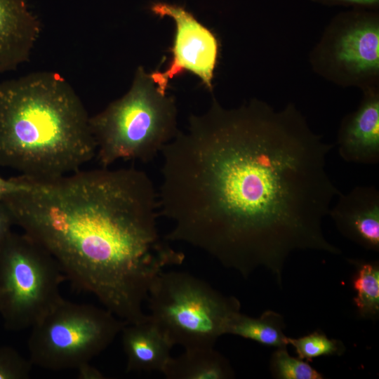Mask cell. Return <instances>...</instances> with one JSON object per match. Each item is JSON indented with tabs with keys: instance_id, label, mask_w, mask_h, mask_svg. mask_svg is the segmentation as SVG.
Here are the masks:
<instances>
[{
	"instance_id": "cell-6",
	"label": "cell",
	"mask_w": 379,
	"mask_h": 379,
	"mask_svg": "<svg viewBox=\"0 0 379 379\" xmlns=\"http://www.w3.org/2000/svg\"><path fill=\"white\" fill-rule=\"evenodd\" d=\"M125 324L105 307L62 298L31 327L29 360L53 371L77 369L107 348Z\"/></svg>"
},
{
	"instance_id": "cell-15",
	"label": "cell",
	"mask_w": 379,
	"mask_h": 379,
	"mask_svg": "<svg viewBox=\"0 0 379 379\" xmlns=\"http://www.w3.org/2000/svg\"><path fill=\"white\" fill-rule=\"evenodd\" d=\"M285 328L282 315L274 311L267 310L258 318L239 312L230 319L226 334L249 339L266 346L286 347L288 343V337L284 333Z\"/></svg>"
},
{
	"instance_id": "cell-23",
	"label": "cell",
	"mask_w": 379,
	"mask_h": 379,
	"mask_svg": "<svg viewBox=\"0 0 379 379\" xmlns=\"http://www.w3.org/2000/svg\"><path fill=\"white\" fill-rule=\"evenodd\" d=\"M329 4H341L348 5H358L363 6H375L379 0H316Z\"/></svg>"
},
{
	"instance_id": "cell-5",
	"label": "cell",
	"mask_w": 379,
	"mask_h": 379,
	"mask_svg": "<svg viewBox=\"0 0 379 379\" xmlns=\"http://www.w3.org/2000/svg\"><path fill=\"white\" fill-rule=\"evenodd\" d=\"M147 301L150 320L171 343L185 349L213 347L226 334L240 302L206 281L180 271H164L153 282Z\"/></svg>"
},
{
	"instance_id": "cell-12",
	"label": "cell",
	"mask_w": 379,
	"mask_h": 379,
	"mask_svg": "<svg viewBox=\"0 0 379 379\" xmlns=\"http://www.w3.org/2000/svg\"><path fill=\"white\" fill-rule=\"evenodd\" d=\"M121 333L127 371L162 373L173 345L150 318L125 324Z\"/></svg>"
},
{
	"instance_id": "cell-22",
	"label": "cell",
	"mask_w": 379,
	"mask_h": 379,
	"mask_svg": "<svg viewBox=\"0 0 379 379\" xmlns=\"http://www.w3.org/2000/svg\"><path fill=\"white\" fill-rule=\"evenodd\" d=\"M90 363V362H89ZM86 363L78 368V378L80 379H102L104 375L96 368Z\"/></svg>"
},
{
	"instance_id": "cell-1",
	"label": "cell",
	"mask_w": 379,
	"mask_h": 379,
	"mask_svg": "<svg viewBox=\"0 0 379 379\" xmlns=\"http://www.w3.org/2000/svg\"><path fill=\"white\" fill-rule=\"evenodd\" d=\"M333 147L293 107L227 109L213 100L161 152L159 215L173 224L164 237L245 278L267 270L281 286L292 253H341L322 228L340 194L326 170Z\"/></svg>"
},
{
	"instance_id": "cell-11",
	"label": "cell",
	"mask_w": 379,
	"mask_h": 379,
	"mask_svg": "<svg viewBox=\"0 0 379 379\" xmlns=\"http://www.w3.org/2000/svg\"><path fill=\"white\" fill-rule=\"evenodd\" d=\"M338 152L347 162L376 164L379 161V100L366 99L359 109L348 116L340 127Z\"/></svg>"
},
{
	"instance_id": "cell-13",
	"label": "cell",
	"mask_w": 379,
	"mask_h": 379,
	"mask_svg": "<svg viewBox=\"0 0 379 379\" xmlns=\"http://www.w3.org/2000/svg\"><path fill=\"white\" fill-rule=\"evenodd\" d=\"M336 59L357 74L375 72L379 67V27L371 20L357 22L338 40Z\"/></svg>"
},
{
	"instance_id": "cell-18",
	"label": "cell",
	"mask_w": 379,
	"mask_h": 379,
	"mask_svg": "<svg viewBox=\"0 0 379 379\" xmlns=\"http://www.w3.org/2000/svg\"><path fill=\"white\" fill-rule=\"evenodd\" d=\"M270 368L272 376L278 379L324 378L308 361L291 357L286 347L277 348L272 353Z\"/></svg>"
},
{
	"instance_id": "cell-9",
	"label": "cell",
	"mask_w": 379,
	"mask_h": 379,
	"mask_svg": "<svg viewBox=\"0 0 379 379\" xmlns=\"http://www.w3.org/2000/svg\"><path fill=\"white\" fill-rule=\"evenodd\" d=\"M328 215L338 230L364 248L379 251V191L374 186H357L338 196Z\"/></svg>"
},
{
	"instance_id": "cell-2",
	"label": "cell",
	"mask_w": 379,
	"mask_h": 379,
	"mask_svg": "<svg viewBox=\"0 0 379 379\" xmlns=\"http://www.w3.org/2000/svg\"><path fill=\"white\" fill-rule=\"evenodd\" d=\"M25 178L29 189L2 200L15 225L115 316L126 324L147 321L142 305L153 282L185 260L159 234L158 192L148 175L101 167Z\"/></svg>"
},
{
	"instance_id": "cell-10",
	"label": "cell",
	"mask_w": 379,
	"mask_h": 379,
	"mask_svg": "<svg viewBox=\"0 0 379 379\" xmlns=\"http://www.w3.org/2000/svg\"><path fill=\"white\" fill-rule=\"evenodd\" d=\"M40 33L27 0H0V74L29 60Z\"/></svg>"
},
{
	"instance_id": "cell-16",
	"label": "cell",
	"mask_w": 379,
	"mask_h": 379,
	"mask_svg": "<svg viewBox=\"0 0 379 379\" xmlns=\"http://www.w3.org/2000/svg\"><path fill=\"white\" fill-rule=\"evenodd\" d=\"M356 266L352 287L353 298L358 314L364 319H375L379 314L378 262L351 260Z\"/></svg>"
},
{
	"instance_id": "cell-4",
	"label": "cell",
	"mask_w": 379,
	"mask_h": 379,
	"mask_svg": "<svg viewBox=\"0 0 379 379\" xmlns=\"http://www.w3.org/2000/svg\"><path fill=\"white\" fill-rule=\"evenodd\" d=\"M177 107L138 67L129 90L90 117L95 157L102 167L119 160L149 162L177 135Z\"/></svg>"
},
{
	"instance_id": "cell-17",
	"label": "cell",
	"mask_w": 379,
	"mask_h": 379,
	"mask_svg": "<svg viewBox=\"0 0 379 379\" xmlns=\"http://www.w3.org/2000/svg\"><path fill=\"white\" fill-rule=\"evenodd\" d=\"M288 343L294 347L298 358L306 361L321 356H340L345 351L342 341L329 338L321 331L298 338L288 337Z\"/></svg>"
},
{
	"instance_id": "cell-8",
	"label": "cell",
	"mask_w": 379,
	"mask_h": 379,
	"mask_svg": "<svg viewBox=\"0 0 379 379\" xmlns=\"http://www.w3.org/2000/svg\"><path fill=\"white\" fill-rule=\"evenodd\" d=\"M149 9L159 18L173 20L175 27L168 65L163 72L149 73L158 90L167 94L170 81L189 72L197 76L205 88L211 91L219 51V43L213 32L180 5L156 1L151 4Z\"/></svg>"
},
{
	"instance_id": "cell-21",
	"label": "cell",
	"mask_w": 379,
	"mask_h": 379,
	"mask_svg": "<svg viewBox=\"0 0 379 379\" xmlns=\"http://www.w3.org/2000/svg\"><path fill=\"white\" fill-rule=\"evenodd\" d=\"M15 225L10 210L4 201H0V251L12 233V227Z\"/></svg>"
},
{
	"instance_id": "cell-3",
	"label": "cell",
	"mask_w": 379,
	"mask_h": 379,
	"mask_svg": "<svg viewBox=\"0 0 379 379\" xmlns=\"http://www.w3.org/2000/svg\"><path fill=\"white\" fill-rule=\"evenodd\" d=\"M90 117L59 73L43 71L0 81V166L49 179L95 157Z\"/></svg>"
},
{
	"instance_id": "cell-20",
	"label": "cell",
	"mask_w": 379,
	"mask_h": 379,
	"mask_svg": "<svg viewBox=\"0 0 379 379\" xmlns=\"http://www.w3.org/2000/svg\"><path fill=\"white\" fill-rule=\"evenodd\" d=\"M29 187V183L22 175L8 179L0 175V201L13 194L27 190Z\"/></svg>"
},
{
	"instance_id": "cell-7",
	"label": "cell",
	"mask_w": 379,
	"mask_h": 379,
	"mask_svg": "<svg viewBox=\"0 0 379 379\" xmlns=\"http://www.w3.org/2000/svg\"><path fill=\"white\" fill-rule=\"evenodd\" d=\"M65 277L55 259L22 232H12L0 251V314L4 327H32L62 298Z\"/></svg>"
},
{
	"instance_id": "cell-14",
	"label": "cell",
	"mask_w": 379,
	"mask_h": 379,
	"mask_svg": "<svg viewBox=\"0 0 379 379\" xmlns=\"http://www.w3.org/2000/svg\"><path fill=\"white\" fill-rule=\"evenodd\" d=\"M162 373L168 379H230L234 372L229 361L214 347L185 349L171 357Z\"/></svg>"
},
{
	"instance_id": "cell-19",
	"label": "cell",
	"mask_w": 379,
	"mask_h": 379,
	"mask_svg": "<svg viewBox=\"0 0 379 379\" xmlns=\"http://www.w3.org/2000/svg\"><path fill=\"white\" fill-rule=\"evenodd\" d=\"M32 363L15 349L0 347V379H27L30 376Z\"/></svg>"
}]
</instances>
